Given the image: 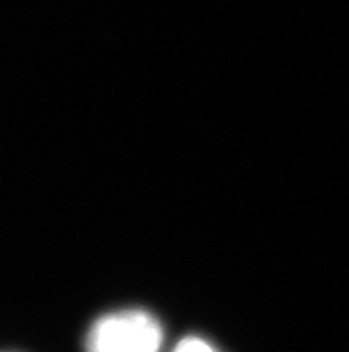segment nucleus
Instances as JSON below:
<instances>
[{
    "label": "nucleus",
    "mask_w": 349,
    "mask_h": 352,
    "mask_svg": "<svg viewBox=\"0 0 349 352\" xmlns=\"http://www.w3.org/2000/svg\"><path fill=\"white\" fill-rule=\"evenodd\" d=\"M163 327L145 309H119L93 322L86 352H160Z\"/></svg>",
    "instance_id": "1"
},
{
    "label": "nucleus",
    "mask_w": 349,
    "mask_h": 352,
    "mask_svg": "<svg viewBox=\"0 0 349 352\" xmlns=\"http://www.w3.org/2000/svg\"><path fill=\"white\" fill-rule=\"evenodd\" d=\"M173 352H219L213 344L200 336H186L173 349Z\"/></svg>",
    "instance_id": "2"
}]
</instances>
